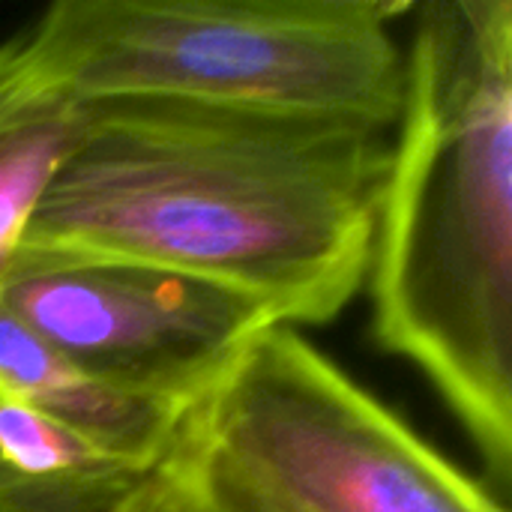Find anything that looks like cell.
Listing matches in <instances>:
<instances>
[{"label":"cell","instance_id":"obj_3","mask_svg":"<svg viewBox=\"0 0 512 512\" xmlns=\"http://www.w3.org/2000/svg\"><path fill=\"white\" fill-rule=\"evenodd\" d=\"M411 0H57L27 36L78 99L165 96L393 129Z\"/></svg>","mask_w":512,"mask_h":512},{"label":"cell","instance_id":"obj_1","mask_svg":"<svg viewBox=\"0 0 512 512\" xmlns=\"http://www.w3.org/2000/svg\"><path fill=\"white\" fill-rule=\"evenodd\" d=\"M393 129L165 96L81 99L21 249L144 261L336 321L363 291Z\"/></svg>","mask_w":512,"mask_h":512},{"label":"cell","instance_id":"obj_11","mask_svg":"<svg viewBox=\"0 0 512 512\" xmlns=\"http://www.w3.org/2000/svg\"><path fill=\"white\" fill-rule=\"evenodd\" d=\"M180 512H189V510H186V504H183V507H180Z\"/></svg>","mask_w":512,"mask_h":512},{"label":"cell","instance_id":"obj_8","mask_svg":"<svg viewBox=\"0 0 512 512\" xmlns=\"http://www.w3.org/2000/svg\"><path fill=\"white\" fill-rule=\"evenodd\" d=\"M162 465L126 462L0 396V512H123Z\"/></svg>","mask_w":512,"mask_h":512},{"label":"cell","instance_id":"obj_7","mask_svg":"<svg viewBox=\"0 0 512 512\" xmlns=\"http://www.w3.org/2000/svg\"><path fill=\"white\" fill-rule=\"evenodd\" d=\"M81 99L39 60L27 27L0 42V285L30 216L75 144Z\"/></svg>","mask_w":512,"mask_h":512},{"label":"cell","instance_id":"obj_4","mask_svg":"<svg viewBox=\"0 0 512 512\" xmlns=\"http://www.w3.org/2000/svg\"><path fill=\"white\" fill-rule=\"evenodd\" d=\"M201 453L300 512H507L294 327L264 330L195 411Z\"/></svg>","mask_w":512,"mask_h":512},{"label":"cell","instance_id":"obj_2","mask_svg":"<svg viewBox=\"0 0 512 512\" xmlns=\"http://www.w3.org/2000/svg\"><path fill=\"white\" fill-rule=\"evenodd\" d=\"M366 285L375 342L512 480V0L414 3Z\"/></svg>","mask_w":512,"mask_h":512},{"label":"cell","instance_id":"obj_9","mask_svg":"<svg viewBox=\"0 0 512 512\" xmlns=\"http://www.w3.org/2000/svg\"><path fill=\"white\" fill-rule=\"evenodd\" d=\"M183 504L189 512H300L252 492L249 486L237 483L222 468H216L198 447L195 420L183 468Z\"/></svg>","mask_w":512,"mask_h":512},{"label":"cell","instance_id":"obj_6","mask_svg":"<svg viewBox=\"0 0 512 512\" xmlns=\"http://www.w3.org/2000/svg\"><path fill=\"white\" fill-rule=\"evenodd\" d=\"M0 396L54 420L90 444L156 468L189 438L195 408L117 390L27 330L0 303Z\"/></svg>","mask_w":512,"mask_h":512},{"label":"cell","instance_id":"obj_5","mask_svg":"<svg viewBox=\"0 0 512 512\" xmlns=\"http://www.w3.org/2000/svg\"><path fill=\"white\" fill-rule=\"evenodd\" d=\"M0 303L87 375L186 408L276 324L258 300L189 273L39 249H18Z\"/></svg>","mask_w":512,"mask_h":512},{"label":"cell","instance_id":"obj_10","mask_svg":"<svg viewBox=\"0 0 512 512\" xmlns=\"http://www.w3.org/2000/svg\"><path fill=\"white\" fill-rule=\"evenodd\" d=\"M189 438H192V429H189ZM189 438L180 444V450L159 468V474L147 483V489L123 512H180V507H183V468H186Z\"/></svg>","mask_w":512,"mask_h":512}]
</instances>
